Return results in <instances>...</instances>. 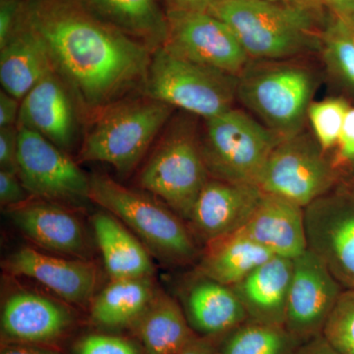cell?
I'll use <instances>...</instances> for the list:
<instances>
[{"mask_svg": "<svg viewBox=\"0 0 354 354\" xmlns=\"http://www.w3.org/2000/svg\"><path fill=\"white\" fill-rule=\"evenodd\" d=\"M322 335L339 353L354 354V288L342 291Z\"/></svg>", "mask_w": 354, "mask_h": 354, "instance_id": "cell-31", "label": "cell"}, {"mask_svg": "<svg viewBox=\"0 0 354 354\" xmlns=\"http://www.w3.org/2000/svg\"><path fill=\"white\" fill-rule=\"evenodd\" d=\"M307 249L344 290L354 288V189L337 186L304 208Z\"/></svg>", "mask_w": 354, "mask_h": 354, "instance_id": "cell-10", "label": "cell"}, {"mask_svg": "<svg viewBox=\"0 0 354 354\" xmlns=\"http://www.w3.org/2000/svg\"><path fill=\"white\" fill-rule=\"evenodd\" d=\"M76 354H140L131 342L115 335L93 334L76 344Z\"/></svg>", "mask_w": 354, "mask_h": 354, "instance_id": "cell-32", "label": "cell"}, {"mask_svg": "<svg viewBox=\"0 0 354 354\" xmlns=\"http://www.w3.org/2000/svg\"><path fill=\"white\" fill-rule=\"evenodd\" d=\"M55 71L43 39L23 21L0 46V82L7 94L22 101L46 75Z\"/></svg>", "mask_w": 354, "mask_h": 354, "instance_id": "cell-22", "label": "cell"}, {"mask_svg": "<svg viewBox=\"0 0 354 354\" xmlns=\"http://www.w3.org/2000/svg\"><path fill=\"white\" fill-rule=\"evenodd\" d=\"M178 354H218V342L198 335Z\"/></svg>", "mask_w": 354, "mask_h": 354, "instance_id": "cell-39", "label": "cell"}, {"mask_svg": "<svg viewBox=\"0 0 354 354\" xmlns=\"http://www.w3.org/2000/svg\"><path fill=\"white\" fill-rule=\"evenodd\" d=\"M76 106L66 84L51 72L23 97L17 127L39 133L67 153L79 135Z\"/></svg>", "mask_w": 354, "mask_h": 354, "instance_id": "cell-15", "label": "cell"}, {"mask_svg": "<svg viewBox=\"0 0 354 354\" xmlns=\"http://www.w3.org/2000/svg\"><path fill=\"white\" fill-rule=\"evenodd\" d=\"M301 346L285 326L248 320L218 341V354H297Z\"/></svg>", "mask_w": 354, "mask_h": 354, "instance_id": "cell-28", "label": "cell"}, {"mask_svg": "<svg viewBox=\"0 0 354 354\" xmlns=\"http://www.w3.org/2000/svg\"><path fill=\"white\" fill-rule=\"evenodd\" d=\"M90 200L122 221L167 264L187 266L199 260L202 249L187 221L162 201L100 174L90 177Z\"/></svg>", "mask_w": 354, "mask_h": 354, "instance_id": "cell-4", "label": "cell"}, {"mask_svg": "<svg viewBox=\"0 0 354 354\" xmlns=\"http://www.w3.org/2000/svg\"><path fill=\"white\" fill-rule=\"evenodd\" d=\"M6 268L16 276L35 279L70 304H86L97 288V269L92 263L48 255L30 246L13 253Z\"/></svg>", "mask_w": 354, "mask_h": 354, "instance_id": "cell-16", "label": "cell"}, {"mask_svg": "<svg viewBox=\"0 0 354 354\" xmlns=\"http://www.w3.org/2000/svg\"><path fill=\"white\" fill-rule=\"evenodd\" d=\"M337 148L335 162L337 167L344 164L354 165V108L348 109Z\"/></svg>", "mask_w": 354, "mask_h": 354, "instance_id": "cell-36", "label": "cell"}, {"mask_svg": "<svg viewBox=\"0 0 354 354\" xmlns=\"http://www.w3.org/2000/svg\"><path fill=\"white\" fill-rule=\"evenodd\" d=\"M239 76L195 64L160 48L153 51L143 95L209 120L234 108Z\"/></svg>", "mask_w": 354, "mask_h": 354, "instance_id": "cell-7", "label": "cell"}, {"mask_svg": "<svg viewBox=\"0 0 354 354\" xmlns=\"http://www.w3.org/2000/svg\"><path fill=\"white\" fill-rule=\"evenodd\" d=\"M192 118L179 116L167 123L139 176L144 190L187 223L200 192L211 177L203 156L201 131Z\"/></svg>", "mask_w": 354, "mask_h": 354, "instance_id": "cell-6", "label": "cell"}, {"mask_svg": "<svg viewBox=\"0 0 354 354\" xmlns=\"http://www.w3.org/2000/svg\"><path fill=\"white\" fill-rule=\"evenodd\" d=\"M24 20L43 39L55 73L86 113L95 115L143 83L153 51L75 0H29Z\"/></svg>", "mask_w": 354, "mask_h": 354, "instance_id": "cell-1", "label": "cell"}, {"mask_svg": "<svg viewBox=\"0 0 354 354\" xmlns=\"http://www.w3.org/2000/svg\"><path fill=\"white\" fill-rule=\"evenodd\" d=\"M174 6L172 10L208 11L218 0H169Z\"/></svg>", "mask_w": 354, "mask_h": 354, "instance_id": "cell-40", "label": "cell"}, {"mask_svg": "<svg viewBox=\"0 0 354 354\" xmlns=\"http://www.w3.org/2000/svg\"><path fill=\"white\" fill-rule=\"evenodd\" d=\"M349 109L348 102L342 97H327L313 102L309 106L307 122L326 152L337 148Z\"/></svg>", "mask_w": 354, "mask_h": 354, "instance_id": "cell-30", "label": "cell"}, {"mask_svg": "<svg viewBox=\"0 0 354 354\" xmlns=\"http://www.w3.org/2000/svg\"><path fill=\"white\" fill-rule=\"evenodd\" d=\"M21 101L3 90L0 92V128L15 127L19 118Z\"/></svg>", "mask_w": 354, "mask_h": 354, "instance_id": "cell-37", "label": "cell"}, {"mask_svg": "<svg viewBox=\"0 0 354 354\" xmlns=\"http://www.w3.org/2000/svg\"><path fill=\"white\" fill-rule=\"evenodd\" d=\"M18 132L15 127L0 128V167L18 174Z\"/></svg>", "mask_w": 354, "mask_h": 354, "instance_id": "cell-35", "label": "cell"}, {"mask_svg": "<svg viewBox=\"0 0 354 354\" xmlns=\"http://www.w3.org/2000/svg\"><path fill=\"white\" fill-rule=\"evenodd\" d=\"M29 200V193L25 189L17 174L0 171V204L6 209L18 206Z\"/></svg>", "mask_w": 354, "mask_h": 354, "instance_id": "cell-33", "label": "cell"}, {"mask_svg": "<svg viewBox=\"0 0 354 354\" xmlns=\"http://www.w3.org/2000/svg\"><path fill=\"white\" fill-rule=\"evenodd\" d=\"M293 259L274 256L232 286L248 319L285 326Z\"/></svg>", "mask_w": 354, "mask_h": 354, "instance_id": "cell-21", "label": "cell"}, {"mask_svg": "<svg viewBox=\"0 0 354 354\" xmlns=\"http://www.w3.org/2000/svg\"><path fill=\"white\" fill-rule=\"evenodd\" d=\"M262 190L255 184L209 177L192 209L188 225L198 241L206 244L245 227Z\"/></svg>", "mask_w": 354, "mask_h": 354, "instance_id": "cell-14", "label": "cell"}, {"mask_svg": "<svg viewBox=\"0 0 354 354\" xmlns=\"http://www.w3.org/2000/svg\"><path fill=\"white\" fill-rule=\"evenodd\" d=\"M183 288V308L197 335L220 341L248 320L245 309L230 286L194 272Z\"/></svg>", "mask_w": 354, "mask_h": 354, "instance_id": "cell-17", "label": "cell"}, {"mask_svg": "<svg viewBox=\"0 0 354 354\" xmlns=\"http://www.w3.org/2000/svg\"><path fill=\"white\" fill-rule=\"evenodd\" d=\"M18 132V176L30 196L75 206L91 201L90 177L66 152L28 128Z\"/></svg>", "mask_w": 354, "mask_h": 354, "instance_id": "cell-11", "label": "cell"}, {"mask_svg": "<svg viewBox=\"0 0 354 354\" xmlns=\"http://www.w3.org/2000/svg\"><path fill=\"white\" fill-rule=\"evenodd\" d=\"M268 1L277 2V3H292V2H297L298 0H268Z\"/></svg>", "mask_w": 354, "mask_h": 354, "instance_id": "cell-43", "label": "cell"}, {"mask_svg": "<svg viewBox=\"0 0 354 354\" xmlns=\"http://www.w3.org/2000/svg\"><path fill=\"white\" fill-rule=\"evenodd\" d=\"M95 241L111 279L143 278L153 274V263L143 242L109 212L92 218Z\"/></svg>", "mask_w": 354, "mask_h": 354, "instance_id": "cell-25", "label": "cell"}, {"mask_svg": "<svg viewBox=\"0 0 354 354\" xmlns=\"http://www.w3.org/2000/svg\"><path fill=\"white\" fill-rule=\"evenodd\" d=\"M242 230L279 257L295 259L307 250L304 208L286 198L263 192Z\"/></svg>", "mask_w": 354, "mask_h": 354, "instance_id": "cell-19", "label": "cell"}, {"mask_svg": "<svg viewBox=\"0 0 354 354\" xmlns=\"http://www.w3.org/2000/svg\"><path fill=\"white\" fill-rule=\"evenodd\" d=\"M24 7L18 0H2L0 7V46H4L19 28Z\"/></svg>", "mask_w": 354, "mask_h": 354, "instance_id": "cell-34", "label": "cell"}, {"mask_svg": "<svg viewBox=\"0 0 354 354\" xmlns=\"http://www.w3.org/2000/svg\"><path fill=\"white\" fill-rule=\"evenodd\" d=\"M204 121L201 147L209 176L257 185L268 158L283 138L241 109Z\"/></svg>", "mask_w": 354, "mask_h": 354, "instance_id": "cell-8", "label": "cell"}, {"mask_svg": "<svg viewBox=\"0 0 354 354\" xmlns=\"http://www.w3.org/2000/svg\"><path fill=\"white\" fill-rule=\"evenodd\" d=\"M320 72L304 58L249 60L239 75L237 101L281 138L305 129L321 83Z\"/></svg>", "mask_w": 354, "mask_h": 354, "instance_id": "cell-3", "label": "cell"}, {"mask_svg": "<svg viewBox=\"0 0 354 354\" xmlns=\"http://www.w3.org/2000/svg\"><path fill=\"white\" fill-rule=\"evenodd\" d=\"M167 21L162 48L172 55L235 76L250 60L232 29L209 11L171 10Z\"/></svg>", "mask_w": 354, "mask_h": 354, "instance_id": "cell-12", "label": "cell"}, {"mask_svg": "<svg viewBox=\"0 0 354 354\" xmlns=\"http://www.w3.org/2000/svg\"><path fill=\"white\" fill-rule=\"evenodd\" d=\"M68 310L50 298L20 291L7 298L2 308V332L23 344H41L60 337L71 324Z\"/></svg>", "mask_w": 354, "mask_h": 354, "instance_id": "cell-20", "label": "cell"}, {"mask_svg": "<svg viewBox=\"0 0 354 354\" xmlns=\"http://www.w3.org/2000/svg\"><path fill=\"white\" fill-rule=\"evenodd\" d=\"M174 108L145 97L118 101L94 115L81 145V162H102L131 172L171 120Z\"/></svg>", "mask_w": 354, "mask_h": 354, "instance_id": "cell-5", "label": "cell"}, {"mask_svg": "<svg viewBox=\"0 0 354 354\" xmlns=\"http://www.w3.org/2000/svg\"><path fill=\"white\" fill-rule=\"evenodd\" d=\"M95 18L141 41L151 50L164 46L169 21L157 0H75Z\"/></svg>", "mask_w": 354, "mask_h": 354, "instance_id": "cell-24", "label": "cell"}, {"mask_svg": "<svg viewBox=\"0 0 354 354\" xmlns=\"http://www.w3.org/2000/svg\"><path fill=\"white\" fill-rule=\"evenodd\" d=\"M134 324L149 354H178L198 337L183 306L160 291Z\"/></svg>", "mask_w": 354, "mask_h": 354, "instance_id": "cell-26", "label": "cell"}, {"mask_svg": "<svg viewBox=\"0 0 354 354\" xmlns=\"http://www.w3.org/2000/svg\"><path fill=\"white\" fill-rule=\"evenodd\" d=\"M274 256L241 230L204 244L195 272L232 288Z\"/></svg>", "mask_w": 354, "mask_h": 354, "instance_id": "cell-23", "label": "cell"}, {"mask_svg": "<svg viewBox=\"0 0 354 354\" xmlns=\"http://www.w3.org/2000/svg\"><path fill=\"white\" fill-rule=\"evenodd\" d=\"M342 14L321 34L320 53L328 75L354 90V16Z\"/></svg>", "mask_w": 354, "mask_h": 354, "instance_id": "cell-29", "label": "cell"}, {"mask_svg": "<svg viewBox=\"0 0 354 354\" xmlns=\"http://www.w3.org/2000/svg\"><path fill=\"white\" fill-rule=\"evenodd\" d=\"M297 354H342L337 351L322 335L304 342Z\"/></svg>", "mask_w": 354, "mask_h": 354, "instance_id": "cell-38", "label": "cell"}, {"mask_svg": "<svg viewBox=\"0 0 354 354\" xmlns=\"http://www.w3.org/2000/svg\"><path fill=\"white\" fill-rule=\"evenodd\" d=\"M1 354H57L53 351L25 346V344H9L2 348Z\"/></svg>", "mask_w": 354, "mask_h": 354, "instance_id": "cell-41", "label": "cell"}, {"mask_svg": "<svg viewBox=\"0 0 354 354\" xmlns=\"http://www.w3.org/2000/svg\"><path fill=\"white\" fill-rule=\"evenodd\" d=\"M208 11L232 29L250 59H295L320 50L322 31L298 1L218 0Z\"/></svg>", "mask_w": 354, "mask_h": 354, "instance_id": "cell-2", "label": "cell"}, {"mask_svg": "<svg viewBox=\"0 0 354 354\" xmlns=\"http://www.w3.org/2000/svg\"><path fill=\"white\" fill-rule=\"evenodd\" d=\"M156 292L151 277L111 279L93 301L91 316L95 324L104 328L134 324Z\"/></svg>", "mask_w": 354, "mask_h": 354, "instance_id": "cell-27", "label": "cell"}, {"mask_svg": "<svg viewBox=\"0 0 354 354\" xmlns=\"http://www.w3.org/2000/svg\"><path fill=\"white\" fill-rule=\"evenodd\" d=\"M342 14L354 13V0H325Z\"/></svg>", "mask_w": 354, "mask_h": 354, "instance_id": "cell-42", "label": "cell"}, {"mask_svg": "<svg viewBox=\"0 0 354 354\" xmlns=\"http://www.w3.org/2000/svg\"><path fill=\"white\" fill-rule=\"evenodd\" d=\"M339 183V167L306 130L283 138L272 151L258 180L262 192L308 206Z\"/></svg>", "mask_w": 354, "mask_h": 354, "instance_id": "cell-9", "label": "cell"}, {"mask_svg": "<svg viewBox=\"0 0 354 354\" xmlns=\"http://www.w3.org/2000/svg\"><path fill=\"white\" fill-rule=\"evenodd\" d=\"M6 213L29 241L46 250L80 256L86 247L82 225L64 205L37 199L23 203Z\"/></svg>", "mask_w": 354, "mask_h": 354, "instance_id": "cell-18", "label": "cell"}, {"mask_svg": "<svg viewBox=\"0 0 354 354\" xmlns=\"http://www.w3.org/2000/svg\"><path fill=\"white\" fill-rule=\"evenodd\" d=\"M342 290L326 266L307 249L293 259L286 329L301 344L322 335Z\"/></svg>", "mask_w": 354, "mask_h": 354, "instance_id": "cell-13", "label": "cell"}]
</instances>
